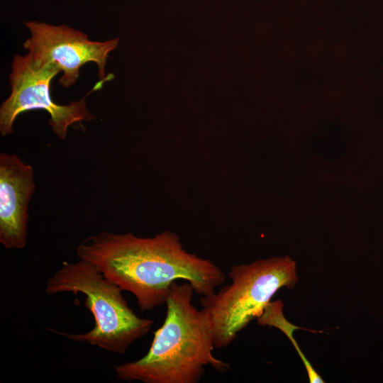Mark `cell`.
Segmentation results:
<instances>
[{"instance_id": "cell-1", "label": "cell", "mask_w": 383, "mask_h": 383, "mask_svg": "<svg viewBox=\"0 0 383 383\" xmlns=\"http://www.w3.org/2000/svg\"><path fill=\"white\" fill-rule=\"evenodd\" d=\"M76 253L133 294L142 311L165 304L177 280L189 282L199 296L214 293L226 281L218 266L187 252L179 237L170 231L145 238L101 231L82 241Z\"/></svg>"}, {"instance_id": "cell-2", "label": "cell", "mask_w": 383, "mask_h": 383, "mask_svg": "<svg viewBox=\"0 0 383 383\" xmlns=\"http://www.w3.org/2000/svg\"><path fill=\"white\" fill-rule=\"evenodd\" d=\"M194 292L187 282H174L166 301L162 325L140 359L114 367L117 379L143 383H198L205 367L217 372L231 369L212 353L214 345L208 314L192 304Z\"/></svg>"}, {"instance_id": "cell-3", "label": "cell", "mask_w": 383, "mask_h": 383, "mask_svg": "<svg viewBox=\"0 0 383 383\" xmlns=\"http://www.w3.org/2000/svg\"><path fill=\"white\" fill-rule=\"evenodd\" d=\"M122 292L89 262L80 259L76 262H63L48 280L45 292L50 295L63 292L85 295L84 306L93 315L94 326L78 334L50 330L71 340L123 354L135 340L149 333L153 321L138 316Z\"/></svg>"}, {"instance_id": "cell-4", "label": "cell", "mask_w": 383, "mask_h": 383, "mask_svg": "<svg viewBox=\"0 0 383 383\" xmlns=\"http://www.w3.org/2000/svg\"><path fill=\"white\" fill-rule=\"evenodd\" d=\"M228 277L230 284L199 298L209 317L217 348L231 344L252 320L262 314L278 290L292 288L298 280L296 263L287 256L235 265Z\"/></svg>"}, {"instance_id": "cell-5", "label": "cell", "mask_w": 383, "mask_h": 383, "mask_svg": "<svg viewBox=\"0 0 383 383\" xmlns=\"http://www.w3.org/2000/svg\"><path fill=\"white\" fill-rule=\"evenodd\" d=\"M60 72L55 64L38 62L28 54L14 56L9 75L11 91L0 107V133L2 136L12 133L14 121L19 114L34 109L45 110L50 114L49 124L60 140L65 139L71 125L94 118L87 109L86 98L93 91L100 89L104 83L111 80L113 75L99 80L79 101L60 105L56 104L50 95L51 82Z\"/></svg>"}, {"instance_id": "cell-6", "label": "cell", "mask_w": 383, "mask_h": 383, "mask_svg": "<svg viewBox=\"0 0 383 383\" xmlns=\"http://www.w3.org/2000/svg\"><path fill=\"white\" fill-rule=\"evenodd\" d=\"M25 25L30 35L23 43V48L33 60L55 64L63 73L59 83L64 88L77 82L80 68L87 62L96 65L99 80L112 75H106L105 69L109 52L118 45V38L92 41L83 32L66 25L31 21L25 22Z\"/></svg>"}, {"instance_id": "cell-7", "label": "cell", "mask_w": 383, "mask_h": 383, "mask_svg": "<svg viewBox=\"0 0 383 383\" xmlns=\"http://www.w3.org/2000/svg\"><path fill=\"white\" fill-rule=\"evenodd\" d=\"M35 189L34 170L16 155L0 154V243L6 249L27 244L28 209Z\"/></svg>"}, {"instance_id": "cell-8", "label": "cell", "mask_w": 383, "mask_h": 383, "mask_svg": "<svg viewBox=\"0 0 383 383\" xmlns=\"http://www.w3.org/2000/svg\"><path fill=\"white\" fill-rule=\"evenodd\" d=\"M257 319L258 324L276 327L289 338L305 366L311 383L324 382L311 364L305 357L293 337V332L300 328L293 325L285 318L283 314V304L280 300L270 301L265 307L262 314Z\"/></svg>"}]
</instances>
